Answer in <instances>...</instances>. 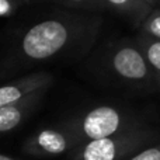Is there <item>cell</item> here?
I'll return each mask as SVG.
<instances>
[{"label":"cell","mask_w":160,"mask_h":160,"mask_svg":"<svg viewBox=\"0 0 160 160\" xmlns=\"http://www.w3.org/2000/svg\"><path fill=\"white\" fill-rule=\"evenodd\" d=\"M62 127L73 136L76 146L88 141L102 139L139 127L131 114L112 105H98L72 117Z\"/></svg>","instance_id":"1"},{"label":"cell","mask_w":160,"mask_h":160,"mask_svg":"<svg viewBox=\"0 0 160 160\" xmlns=\"http://www.w3.org/2000/svg\"><path fill=\"white\" fill-rule=\"evenodd\" d=\"M78 34V22L61 18L44 20L25 31L20 42V51L28 61H47L69 47Z\"/></svg>","instance_id":"2"},{"label":"cell","mask_w":160,"mask_h":160,"mask_svg":"<svg viewBox=\"0 0 160 160\" xmlns=\"http://www.w3.org/2000/svg\"><path fill=\"white\" fill-rule=\"evenodd\" d=\"M156 139V132L139 125L117 135L80 143L72 149L70 156L72 160H127L153 145Z\"/></svg>","instance_id":"3"},{"label":"cell","mask_w":160,"mask_h":160,"mask_svg":"<svg viewBox=\"0 0 160 160\" xmlns=\"http://www.w3.org/2000/svg\"><path fill=\"white\" fill-rule=\"evenodd\" d=\"M108 68L119 79L132 83H149L155 80L150 66L138 44H121L107 58Z\"/></svg>","instance_id":"4"},{"label":"cell","mask_w":160,"mask_h":160,"mask_svg":"<svg viewBox=\"0 0 160 160\" xmlns=\"http://www.w3.org/2000/svg\"><path fill=\"white\" fill-rule=\"evenodd\" d=\"M75 146L76 142L73 136L63 127H61L38 131L24 142L22 150L35 158H52L72 150Z\"/></svg>","instance_id":"5"},{"label":"cell","mask_w":160,"mask_h":160,"mask_svg":"<svg viewBox=\"0 0 160 160\" xmlns=\"http://www.w3.org/2000/svg\"><path fill=\"white\" fill-rule=\"evenodd\" d=\"M52 82V75L45 72H37L20 78L8 84L0 86V108L16 104L39 88L49 87Z\"/></svg>","instance_id":"6"},{"label":"cell","mask_w":160,"mask_h":160,"mask_svg":"<svg viewBox=\"0 0 160 160\" xmlns=\"http://www.w3.org/2000/svg\"><path fill=\"white\" fill-rule=\"evenodd\" d=\"M47 90L48 87L39 88V90L31 93L30 96H27L25 98H22L21 101L16 102V104L6 105V107L0 108V135L10 132L14 128L18 127L30 115L31 111L37 107V104L41 101Z\"/></svg>","instance_id":"7"},{"label":"cell","mask_w":160,"mask_h":160,"mask_svg":"<svg viewBox=\"0 0 160 160\" xmlns=\"http://www.w3.org/2000/svg\"><path fill=\"white\" fill-rule=\"evenodd\" d=\"M104 4L115 10L117 13L128 17L135 24H142L153 10L146 0H104Z\"/></svg>","instance_id":"8"},{"label":"cell","mask_w":160,"mask_h":160,"mask_svg":"<svg viewBox=\"0 0 160 160\" xmlns=\"http://www.w3.org/2000/svg\"><path fill=\"white\" fill-rule=\"evenodd\" d=\"M138 45L149 63L153 78L160 86V39L142 34L138 38Z\"/></svg>","instance_id":"9"},{"label":"cell","mask_w":160,"mask_h":160,"mask_svg":"<svg viewBox=\"0 0 160 160\" xmlns=\"http://www.w3.org/2000/svg\"><path fill=\"white\" fill-rule=\"evenodd\" d=\"M142 34L160 39V8H153L141 24Z\"/></svg>","instance_id":"10"},{"label":"cell","mask_w":160,"mask_h":160,"mask_svg":"<svg viewBox=\"0 0 160 160\" xmlns=\"http://www.w3.org/2000/svg\"><path fill=\"white\" fill-rule=\"evenodd\" d=\"M127 160H160V143L150 145Z\"/></svg>","instance_id":"11"},{"label":"cell","mask_w":160,"mask_h":160,"mask_svg":"<svg viewBox=\"0 0 160 160\" xmlns=\"http://www.w3.org/2000/svg\"><path fill=\"white\" fill-rule=\"evenodd\" d=\"M17 0H0V17H8L14 13Z\"/></svg>","instance_id":"12"},{"label":"cell","mask_w":160,"mask_h":160,"mask_svg":"<svg viewBox=\"0 0 160 160\" xmlns=\"http://www.w3.org/2000/svg\"><path fill=\"white\" fill-rule=\"evenodd\" d=\"M65 2L73 6H80V7H96V6L104 4V0H65Z\"/></svg>","instance_id":"13"},{"label":"cell","mask_w":160,"mask_h":160,"mask_svg":"<svg viewBox=\"0 0 160 160\" xmlns=\"http://www.w3.org/2000/svg\"><path fill=\"white\" fill-rule=\"evenodd\" d=\"M146 3L150 6V7H153V8H155V6H158V4H159V3H160V0H146Z\"/></svg>","instance_id":"14"},{"label":"cell","mask_w":160,"mask_h":160,"mask_svg":"<svg viewBox=\"0 0 160 160\" xmlns=\"http://www.w3.org/2000/svg\"><path fill=\"white\" fill-rule=\"evenodd\" d=\"M0 160H16V159L11 158V156H6V155H2V153H0Z\"/></svg>","instance_id":"15"}]
</instances>
